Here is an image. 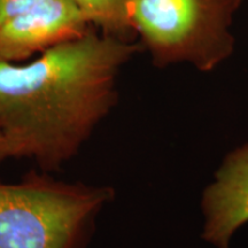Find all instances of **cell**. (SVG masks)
<instances>
[{
	"label": "cell",
	"mask_w": 248,
	"mask_h": 248,
	"mask_svg": "<svg viewBox=\"0 0 248 248\" xmlns=\"http://www.w3.org/2000/svg\"><path fill=\"white\" fill-rule=\"evenodd\" d=\"M202 207L203 238L226 248L235 230L248 222V145L232 152L207 188Z\"/></svg>",
	"instance_id": "5"
},
{
	"label": "cell",
	"mask_w": 248,
	"mask_h": 248,
	"mask_svg": "<svg viewBox=\"0 0 248 248\" xmlns=\"http://www.w3.org/2000/svg\"><path fill=\"white\" fill-rule=\"evenodd\" d=\"M109 187L32 171L0 182V248H86Z\"/></svg>",
	"instance_id": "2"
},
{
	"label": "cell",
	"mask_w": 248,
	"mask_h": 248,
	"mask_svg": "<svg viewBox=\"0 0 248 248\" xmlns=\"http://www.w3.org/2000/svg\"><path fill=\"white\" fill-rule=\"evenodd\" d=\"M43 0H0V27Z\"/></svg>",
	"instance_id": "7"
},
{
	"label": "cell",
	"mask_w": 248,
	"mask_h": 248,
	"mask_svg": "<svg viewBox=\"0 0 248 248\" xmlns=\"http://www.w3.org/2000/svg\"><path fill=\"white\" fill-rule=\"evenodd\" d=\"M240 0H136L132 27L159 66L190 61L210 70L229 57L228 31Z\"/></svg>",
	"instance_id": "3"
},
{
	"label": "cell",
	"mask_w": 248,
	"mask_h": 248,
	"mask_svg": "<svg viewBox=\"0 0 248 248\" xmlns=\"http://www.w3.org/2000/svg\"><path fill=\"white\" fill-rule=\"evenodd\" d=\"M73 0H43L0 27V60L18 62L88 31Z\"/></svg>",
	"instance_id": "4"
},
{
	"label": "cell",
	"mask_w": 248,
	"mask_h": 248,
	"mask_svg": "<svg viewBox=\"0 0 248 248\" xmlns=\"http://www.w3.org/2000/svg\"><path fill=\"white\" fill-rule=\"evenodd\" d=\"M89 23L97 24L106 35L121 38L132 27L136 0H73ZM123 39V38H121ZM126 40V39H125Z\"/></svg>",
	"instance_id": "6"
},
{
	"label": "cell",
	"mask_w": 248,
	"mask_h": 248,
	"mask_svg": "<svg viewBox=\"0 0 248 248\" xmlns=\"http://www.w3.org/2000/svg\"><path fill=\"white\" fill-rule=\"evenodd\" d=\"M139 49L88 30L27 64L0 60V162L53 171L78 153L116 98L120 68Z\"/></svg>",
	"instance_id": "1"
}]
</instances>
